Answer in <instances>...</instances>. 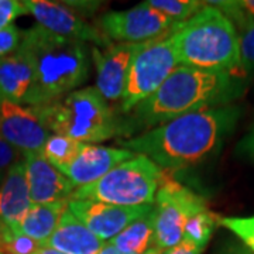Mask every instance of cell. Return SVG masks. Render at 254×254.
Wrapping results in <instances>:
<instances>
[{
    "instance_id": "ac0fdd59",
    "label": "cell",
    "mask_w": 254,
    "mask_h": 254,
    "mask_svg": "<svg viewBox=\"0 0 254 254\" xmlns=\"http://www.w3.org/2000/svg\"><path fill=\"white\" fill-rule=\"evenodd\" d=\"M31 64L20 50L0 58V102L27 105L33 91Z\"/></svg>"
},
{
    "instance_id": "8992f818",
    "label": "cell",
    "mask_w": 254,
    "mask_h": 254,
    "mask_svg": "<svg viewBox=\"0 0 254 254\" xmlns=\"http://www.w3.org/2000/svg\"><path fill=\"white\" fill-rule=\"evenodd\" d=\"M164 171L145 155L118 165L93 184L73 190L71 199H92L119 206L153 205Z\"/></svg>"
},
{
    "instance_id": "83f0119b",
    "label": "cell",
    "mask_w": 254,
    "mask_h": 254,
    "mask_svg": "<svg viewBox=\"0 0 254 254\" xmlns=\"http://www.w3.org/2000/svg\"><path fill=\"white\" fill-rule=\"evenodd\" d=\"M27 10L24 9L21 1L16 0H0V30L9 27L11 21L21 14H26Z\"/></svg>"
},
{
    "instance_id": "ffe728a7",
    "label": "cell",
    "mask_w": 254,
    "mask_h": 254,
    "mask_svg": "<svg viewBox=\"0 0 254 254\" xmlns=\"http://www.w3.org/2000/svg\"><path fill=\"white\" fill-rule=\"evenodd\" d=\"M154 205L150 212L125 227L109 240L123 254H143L154 246Z\"/></svg>"
},
{
    "instance_id": "6da1fadb",
    "label": "cell",
    "mask_w": 254,
    "mask_h": 254,
    "mask_svg": "<svg viewBox=\"0 0 254 254\" xmlns=\"http://www.w3.org/2000/svg\"><path fill=\"white\" fill-rule=\"evenodd\" d=\"M240 118L237 106L199 110L145 130L118 144L136 155H145L161 170H184L202 163L219 147Z\"/></svg>"
},
{
    "instance_id": "3957f363",
    "label": "cell",
    "mask_w": 254,
    "mask_h": 254,
    "mask_svg": "<svg viewBox=\"0 0 254 254\" xmlns=\"http://www.w3.org/2000/svg\"><path fill=\"white\" fill-rule=\"evenodd\" d=\"M18 50L27 57L34 75L27 106H40L61 99L76 91L89 76V47L81 41L57 36L38 24L23 31Z\"/></svg>"
},
{
    "instance_id": "d4e9b609",
    "label": "cell",
    "mask_w": 254,
    "mask_h": 254,
    "mask_svg": "<svg viewBox=\"0 0 254 254\" xmlns=\"http://www.w3.org/2000/svg\"><path fill=\"white\" fill-rule=\"evenodd\" d=\"M219 225L229 229L232 233H235L239 240L254 254V216L246 218H220Z\"/></svg>"
},
{
    "instance_id": "e0dca14e",
    "label": "cell",
    "mask_w": 254,
    "mask_h": 254,
    "mask_svg": "<svg viewBox=\"0 0 254 254\" xmlns=\"http://www.w3.org/2000/svg\"><path fill=\"white\" fill-rule=\"evenodd\" d=\"M105 245L69 209L64 212L54 233L44 246L64 254H99Z\"/></svg>"
},
{
    "instance_id": "9c48e42d",
    "label": "cell",
    "mask_w": 254,
    "mask_h": 254,
    "mask_svg": "<svg viewBox=\"0 0 254 254\" xmlns=\"http://www.w3.org/2000/svg\"><path fill=\"white\" fill-rule=\"evenodd\" d=\"M184 23H177L147 3L123 11H109L98 18V28L109 38L123 44H145L171 37Z\"/></svg>"
},
{
    "instance_id": "52a82bcc",
    "label": "cell",
    "mask_w": 254,
    "mask_h": 254,
    "mask_svg": "<svg viewBox=\"0 0 254 254\" xmlns=\"http://www.w3.org/2000/svg\"><path fill=\"white\" fill-rule=\"evenodd\" d=\"M180 65L170 37L141 44L127 75L120 110L130 113L151 96Z\"/></svg>"
},
{
    "instance_id": "1f68e13d",
    "label": "cell",
    "mask_w": 254,
    "mask_h": 254,
    "mask_svg": "<svg viewBox=\"0 0 254 254\" xmlns=\"http://www.w3.org/2000/svg\"><path fill=\"white\" fill-rule=\"evenodd\" d=\"M215 254H253L243 243L229 240L219 247Z\"/></svg>"
},
{
    "instance_id": "2e32d148",
    "label": "cell",
    "mask_w": 254,
    "mask_h": 254,
    "mask_svg": "<svg viewBox=\"0 0 254 254\" xmlns=\"http://www.w3.org/2000/svg\"><path fill=\"white\" fill-rule=\"evenodd\" d=\"M31 205L26 165L20 160L7 171L0 185V223L14 229Z\"/></svg>"
},
{
    "instance_id": "8fae6325",
    "label": "cell",
    "mask_w": 254,
    "mask_h": 254,
    "mask_svg": "<svg viewBox=\"0 0 254 254\" xmlns=\"http://www.w3.org/2000/svg\"><path fill=\"white\" fill-rule=\"evenodd\" d=\"M68 209L100 240H112L136 219L153 209V205L119 206L92 199H69Z\"/></svg>"
},
{
    "instance_id": "e575fe53",
    "label": "cell",
    "mask_w": 254,
    "mask_h": 254,
    "mask_svg": "<svg viewBox=\"0 0 254 254\" xmlns=\"http://www.w3.org/2000/svg\"><path fill=\"white\" fill-rule=\"evenodd\" d=\"M143 254H163V250H160L158 247L153 246L151 249H148V250H147V252H145V253H143Z\"/></svg>"
},
{
    "instance_id": "9a60e30c",
    "label": "cell",
    "mask_w": 254,
    "mask_h": 254,
    "mask_svg": "<svg viewBox=\"0 0 254 254\" xmlns=\"http://www.w3.org/2000/svg\"><path fill=\"white\" fill-rule=\"evenodd\" d=\"M28 190L33 203H50L69 200L75 185L60 173L41 154L23 155Z\"/></svg>"
},
{
    "instance_id": "4316f807",
    "label": "cell",
    "mask_w": 254,
    "mask_h": 254,
    "mask_svg": "<svg viewBox=\"0 0 254 254\" xmlns=\"http://www.w3.org/2000/svg\"><path fill=\"white\" fill-rule=\"evenodd\" d=\"M21 40H23V31H20L13 24L0 30V58L16 53L20 48Z\"/></svg>"
},
{
    "instance_id": "44dd1931",
    "label": "cell",
    "mask_w": 254,
    "mask_h": 254,
    "mask_svg": "<svg viewBox=\"0 0 254 254\" xmlns=\"http://www.w3.org/2000/svg\"><path fill=\"white\" fill-rule=\"evenodd\" d=\"M85 144L86 143L76 141V140L69 138V137L51 134L50 138L47 140L41 155L54 168H57L60 173L64 174L69 168V165L75 161V158L79 155Z\"/></svg>"
},
{
    "instance_id": "f1b7e54d",
    "label": "cell",
    "mask_w": 254,
    "mask_h": 254,
    "mask_svg": "<svg viewBox=\"0 0 254 254\" xmlns=\"http://www.w3.org/2000/svg\"><path fill=\"white\" fill-rule=\"evenodd\" d=\"M20 160H23V154L0 136V177L6 175L10 168Z\"/></svg>"
},
{
    "instance_id": "d6a6232c",
    "label": "cell",
    "mask_w": 254,
    "mask_h": 254,
    "mask_svg": "<svg viewBox=\"0 0 254 254\" xmlns=\"http://www.w3.org/2000/svg\"><path fill=\"white\" fill-rule=\"evenodd\" d=\"M99 254H123V253H122V252H119L118 249L112 245L110 242H108V243H105V245H103V247H102V250L99 252Z\"/></svg>"
},
{
    "instance_id": "603a6c76",
    "label": "cell",
    "mask_w": 254,
    "mask_h": 254,
    "mask_svg": "<svg viewBox=\"0 0 254 254\" xmlns=\"http://www.w3.org/2000/svg\"><path fill=\"white\" fill-rule=\"evenodd\" d=\"M145 3L177 23L188 21L206 6L205 1L198 0H148Z\"/></svg>"
},
{
    "instance_id": "f546056e",
    "label": "cell",
    "mask_w": 254,
    "mask_h": 254,
    "mask_svg": "<svg viewBox=\"0 0 254 254\" xmlns=\"http://www.w3.org/2000/svg\"><path fill=\"white\" fill-rule=\"evenodd\" d=\"M203 249H199L187 240H181L178 245L164 250L163 254H202Z\"/></svg>"
},
{
    "instance_id": "cb8c5ba5",
    "label": "cell",
    "mask_w": 254,
    "mask_h": 254,
    "mask_svg": "<svg viewBox=\"0 0 254 254\" xmlns=\"http://www.w3.org/2000/svg\"><path fill=\"white\" fill-rule=\"evenodd\" d=\"M208 6L220 10L236 27L237 31L254 24V0H223V1H205Z\"/></svg>"
},
{
    "instance_id": "7402d4cb",
    "label": "cell",
    "mask_w": 254,
    "mask_h": 254,
    "mask_svg": "<svg viewBox=\"0 0 254 254\" xmlns=\"http://www.w3.org/2000/svg\"><path fill=\"white\" fill-rule=\"evenodd\" d=\"M219 220H220V216L210 212L209 209L192 216L187 220L184 226L182 240H187L196 247L205 250L215 229L219 225Z\"/></svg>"
},
{
    "instance_id": "7a4b0ae2",
    "label": "cell",
    "mask_w": 254,
    "mask_h": 254,
    "mask_svg": "<svg viewBox=\"0 0 254 254\" xmlns=\"http://www.w3.org/2000/svg\"><path fill=\"white\" fill-rule=\"evenodd\" d=\"M245 92L240 76L178 65L157 91L130 112L133 128H153L170 120L227 106Z\"/></svg>"
},
{
    "instance_id": "5b68a950",
    "label": "cell",
    "mask_w": 254,
    "mask_h": 254,
    "mask_svg": "<svg viewBox=\"0 0 254 254\" xmlns=\"http://www.w3.org/2000/svg\"><path fill=\"white\" fill-rule=\"evenodd\" d=\"M51 134L98 144L123 134L122 120L96 88H82L61 99L30 106Z\"/></svg>"
},
{
    "instance_id": "836d02e7",
    "label": "cell",
    "mask_w": 254,
    "mask_h": 254,
    "mask_svg": "<svg viewBox=\"0 0 254 254\" xmlns=\"http://www.w3.org/2000/svg\"><path fill=\"white\" fill-rule=\"evenodd\" d=\"M34 254H64V253L58 252V250H54V249H51V247H48V246H41V247H40Z\"/></svg>"
},
{
    "instance_id": "484cf974",
    "label": "cell",
    "mask_w": 254,
    "mask_h": 254,
    "mask_svg": "<svg viewBox=\"0 0 254 254\" xmlns=\"http://www.w3.org/2000/svg\"><path fill=\"white\" fill-rule=\"evenodd\" d=\"M239 33L240 64L245 72L254 71V24L243 28Z\"/></svg>"
},
{
    "instance_id": "5bb4252c",
    "label": "cell",
    "mask_w": 254,
    "mask_h": 254,
    "mask_svg": "<svg viewBox=\"0 0 254 254\" xmlns=\"http://www.w3.org/2000/svg\"><path fill=\"white\" fill-rule=\"evenodd\" d=\"M134 155V153L126 148L85 144L64 175L72 182L75 188L85 187L103 178L113 168L133 158Z\"/></svg>"
},
{
    "instance_id": "30bf717a",
    "label": "cell",
    "mask_w": 254,
    "mask_h": 254,
    "mask_svg": "<svg viewBox=\"0 0 254 254\" xmlns=\"http://www.w3.org/2000/svg\"><path fill=\"white\" fill-rule=\"evenodd\" d=\"M27 13L33 14L37 24L57 36L76 40L81 43H92L93 47L108 48L113 43L99 28L86 23L72 10L55 1L47 0H24L21 1Z\"/></svg>"
},
{
    "instance_id": "4dcf8cb0",
    "label": "cell",
    "mask_w": 254,
    "mask_h": 254,
    "mask_svg": "<svg viewBox=\"0 0 254 254\" xmlns=\"http://www.w3.org/2000/svg\"><path fill=\"white\" fill-rule=\"evenodd\" d=\"M237 151L254 161V126L249 131V134L242 138L237 147Z\"/></svg>"
},
{
    "instance_id": "ba28073f",
    "label": "cell",
    "mask_w": 254,
    "mask_h": 254,
    "mask_svg": "<svg viewBox=\"0 0 254 254\" xmlns=\"http://www.w3.org/2000/svg\"><path fill=\"white\" fill-rule=\"evenodd\" d=\"M206 209L200 195L164 174L154 199L155 247L164 252L178 245L187 220Z\"/></svg>"
},
{
    "instance_id": "d6986e66",
    "label": "cell",
    "mask_w": 254,
    "mask_h": 254,
    "mask_svg": "<svg viewBox=\"0 0 254 254\" xmlns=\"http://www.w3.org/2000/svg\"><path fill=\"white\" fill-rule=\"evenodd\" d=\"M68 209V200L50 202V203H33L23 220L14 227L18 233L26 235L44 246L50 236L54 233L58 222Z\"/></svg>"
},
{
    "instance_id": "4fadbf2b",
    "label": "cell",
    "mask_w": 254,
    "mask_h": 254,
    "mask_svg": "<svg viewBox=\"0 0 254 254\" xmlns=\"http://www.w3.org/2000/svg\"><path fill=\"white\" fill-rule=\"evenodd\" d=\"M140 47L141 44L116 43L108 48H91L92 60L96 65V89L106 100L122 99L127 75Z\"/></svg>"
},
{
    "instance_id": "d590c367",
    "label": "cell",
    "mask_w": 254,
    "mask_h": 254,
    "mask_svg": "<svg viewBox=\"0 0 254 254\" xmlns=\"http://www.w3.org/2000/svg\"><path fill=\"white\" fill-rule=\"evenodd\" d=\"M0 254H4V253H1V252H0Z\"/></svg>"
},
{
    "instance_id": "277c9868",
    "label": "cell",
    "mask_w": 254,
    "mask_h": 254,
    "mask_svg": "<svg viewBox=\"0 0 254 254\" xmlns=\"http://www.w3.org/2000/svg\"><path fill=\"white\" fill-rule=\"evenodd\" d=\"M170 38L180 65L237 76L243 72L239 33L235 24L213 6L206 4Z\"/></svg>"
},
{
    "instance_id": "7c38bea8",
    "label": "cell",
    "mask_w": 254,
    "mask_h": 254,
    "mask_svg": "<svg viewBox=\"0 0 254 254\" xmlns=\"http://www.w3.org/2000/svg\"><path fill=\"white\" fill-rule=\"evenodd\" d=\"M0 136L23 155L41 154L51 133L30 106L0 102Z\"/></svg>"
}]
</instances>
